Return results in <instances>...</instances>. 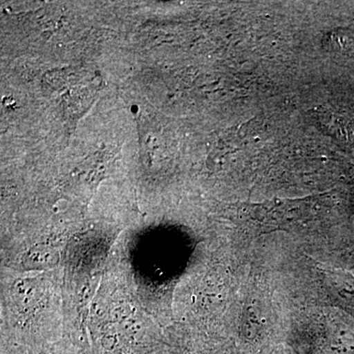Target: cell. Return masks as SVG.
I'll list each match as a JSON object with an SVG mask.
<instances>
[{"mask_svg":"<svg viewBox=\"0 0 354 354\" xmlns=\"http://www.w3.org/2000/svg\"><path fill=\"white\" fill-rule=\"evenodd\" d=\"M57 249L48 245H36L30 248L23 257V265L28 270H48L59 262Z\"/></svg>","mask_w":354,"mask_h":354,"instance_id":"cell-1","label":"cell"},{"mask_svg":"<svg viewBox=\"0 0 354 354\" xmlns=\"http://www.w3.org/2000/svg\"><path fill=\"white\" fill-rule=\"evenodd\" d=\"M38 295L36 288L29 281H20L15 288V297L20 304L28 305Z\"/></svg>","mask_w":354,"mask_h":354,"instance_id":"cell-2","label":"cell"},{"mask_svg":"<svg viewBox=\"0 0 354 354\" xmlns=\"http://www.w3.org/2000/svg\"><path fill=\"white\" fill-rule=\"evenodd\" d=\"M30 354H62L60 351L57 349H43V351H35Z\"/></svg>","mask_w":354,"mask_h":354,"instance_id":"cell-3","label":"cell"}]
</instances>
